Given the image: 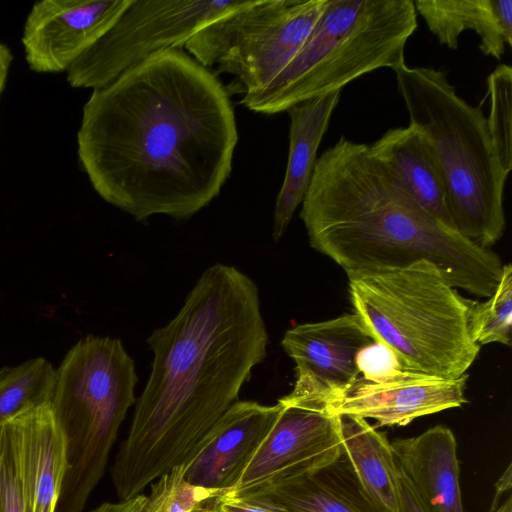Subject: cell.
<instances>
[{
	"mask_svg": "<svg viewBox=\"0 0 512 512\" xmlns=\"http://www.w3.org/2000/svg\"><path fill=\"white\" fill-rule=\"evenodd\" d=\"M390 443L398 468L428 512H465L457 444L449 428L437 425Z\"/></svg>",
	"mask_w": 512,
	"mask_h": 512,
	"instance_id": "obj_17",
	"label": "cell"
},
{
	"mask_svg": "<svg viewBox=\"0 0 512 512\" xmlns=\"http://www.w3.org/2000/svg\"><path fill=\"white\" fill-rule=\"evenodd\" d=\"M341 91L315 97L287 110L290 117L289 153L282 186L276 198L272 236L286 232L296 208L308 189L316 155Z\"/></svg>",
	"mask_w": 512,
	"mask_h": 512,
	"instance_id": "obj_18",
	"label": "cell"
},
{
	"mask_svg": "<svg viewBox=\"0 0 512 512\" xmlns=\"http://www.w3.org/2000/svg\"><path fill=\"white\" fill-rule=\"evenodd\" d=\"M336 415L343 455L366 495L383 512H401L398 466L391 443L366 419Z\"/></svg>",
	"mask_w": 512,
	"mask_h": 512,
	"instance_id": "obj_21",
	"label": "cell"
},
{
	"mask_svg": "<svg viewBox=\"0 0 512 512\" xmlns=\"http://www.w3.org/2000/svg\"><path fill=\"white\" fill-rule=\"evenodd\" d=\"M467 328L479 346L489 343L511 345L512 266L503 265L493 294L483 302L467 299Z\"/></svg>",
	"mask_w": 512,
	"mask_h": 512,
	"instance_id": "obj_23",
	"label": "cell"
},
{
	"mask_svg": "<svg viewBox=\"0 0 512 512\" xmlns=\"http://www.w3.org/2000/svg\"><path fill=\"white\" fill-rule=\"evenodd\" d=\"M26 512H55L65 476L66 440L50 403L11 418Z\"/></svg>",
	"mask_w": 512,
	"mask_h": 512,
	"instance_id": "obj_16",
	"label": "cell"
},
{
	"mask_svg": "<svg viewBox=\"0 0 512 512\" xmlns=\"http://www.w3.org/2000/svg\"><path fill=\"white\" fill-rule=\"evenodd\" d=\"M224 495L279 512H383L366 495L343 454L313 474Z\"/></svg>",
	"mask_w": 512,
	"mask_h": 512,
	"instance_id": "obj_15",
	"label": "cell"
},
{
	"mask_svg": "<svg viewBox=\"0 0 512 512\" xmlns=\"http://www.w3.org/2000/svg\"><path fill=\"white\" fill-rule=\"evenodd\" d=\"M325 1H246L201 28L184 47L205 68L234 75L240 92H257L298 52Z\"/></svg>",
	"mask_w": 512,
	"mask_h": 512,
	"instance_id": "obj_8",
	"label": "cell"
},
{
	"mask_svg": "<svg viewBox=\"0 0 512 512\" xmlns=\"http://www.w3.org/2000/svg\"><path fill=\"white\" fill-rule=\"evenodd\" d=\"M278 402L276 423L232 491L310 475L342 456L337 415L322 405Z\"/></svg>",
	"mask_w": 512,
	"mask_h": 512,
	"instance_id": "obj_11",
	"label": "cell"
},
{
	"mask_svg": "<svg viewBox=\"0 0 512 512\" xmlns=\"http://www.w3.org/2000/svg\"><path fill=\"white\" fill-rule=\"evenodd\" d=\"M300 218L310 246L347 274L433 263L456 288L488 298L503 264L419 206L370 145L344 136L316 160Z\"/></svg>",
	"mask_w": 512,
	"mask_h": 512,
	"instance_id": "obj_3",
	"label": "cell"
},
{
	"mask_svg": "<svg viewBox=\"0 0 512 512\" xmlns=\"http://www.w3.org/2000/svg\"><path fill=\"white\" fill-rule=\"evenodd\" d=\"M393 71L409 125L420 133L440 171L456 231L489 249L505 229L508 176L498 161L482 106L461 98L443 70L404 62Z\"/></svg>",
	"mask_w": 512,
	"mask_h": 512,
	"instance_id": "obj_4",
	"label": "cell"
},
{
	"mask_svg": "<svg viewBox=\"0 0 512 512\" xmlns=\"http://www.w3.org/2000/svg\"><path fill=\"white\" fill-rule=\"evenodd\" d=\"M186 464L168 472L169 487L161 512H195L217 498L216 494L187 483L184 478Z\"/></svg>",
	"mask_w": 512,
	"mask_h": 512,
	"instance_id": "obj_26",
	"label": "cell"
},
{
	"mask_svg": "<svg viewBox=\"0 0 512 512\" xmlns=\"http://www.w3.org/2000/svg\"><path fill=\"white\" fill-rule=\"evenodd\" d=\"M417 13L439 43L456 50L459 36L474 30L480 50L500 60L512 44V0H416Z\"/></svg>",
	"mask_w": 512,
	"mask_h": 512,
	"instance_id": "obj_20",
	"label": "cell"
},
{
	"mask_svg": "<svg viewBox=\"0 0 512 512\" xmlns=\"http://www.w3.org/2000/svg\"><path fill=\"white\" fill-rule=\"evenodd\" d=\"M468 374L455 379L397 370L366 378L357 377L327 402L333 414L374 419L379 426H405L414 419L467 402Z\"/></svg>",
	"mask_w": 512,
	"mask_h": 512,
	"instance_id": "obj_13",
	"label": "cell"
},
{
	"mask_svg": "<svg viewBox=\"0 0 512 512\" xmlns=\"http://www.w3.org/2000/svg\"><path fill=\"white\" fill-rule=\"evenodd\" d=\"M55 372L44 358H33L0 371V424L50 403Z\"/></svg>",
	"mask_w": 512,
	"mask_h": 512,
	"instance_id": "obj_22",
	"label": "cell"
},
{
	"mask_svg": "<svg viewBox=\"0 0 512 512\" xmlns=\"http://www.w3.org/2000/svg\"><path fill=\"white\" fill-rule=\"evenodd\" d=\"M0 512H26L18 443L11 419L0 424Z\"/></svg>",
	"mask_w": 512,
	"mask_h": 512,
	"instance_id": "obj_25",
	"label": "cell"
},
{
	"mask_svg": "<svg viewBox=\"0 0 512 512\" xmlns=\"http://www.w3.org/2000/svg\"><path fill=\"white\" fill-rule=\"evenodd\" d=\"M350 301L374 340L402 370L455 379L480 347L467 328V299L431 262L347 274Z\"/></svg>",
	"mask_w": 512,
	"mask_h": 512,
	"instance_id": "obj_5",
	"label": "cell"
},
{
	"mask_svg": "<svg viewBox=\"0 0 512 512\" xmlns=\"http://www.w3.org/2000/svg\"><path fill=\"white\" fill-rule=\"evenodd\" d=\"M169 487L168 474L155 480L148 496L139 494L119 502H104L90 512H161Z\"/></svg>",
	"mask_w": 512,
	"mask_h": 512,
	"instance_id": "obj_27",
	"label": "cell"
},
{
	"mask_svg": "<svg viewBox=\"0 0 512 512\" xmlns=\"http://www.w3.org/2000/svg\"><path fill=\"white\" fill-rule=\"evenodd\" d=\"M147 343L151 373L111 468L120 500L188 463L265 359L268 334L256 284L235 267H209Z\"/></svg>",
	"mask_w": 512,
	"mask_h": 512,
	"instance_id": "obj_2",
	"label": "cell"
},
{
	"mask_svg": "<svg viewBox=\"0 0 512 512\" xmlns=\"http://www.w3.org/2000/svg\"><path fill=\"white\" fill-rule=\"evenodd\" d=\"M137 375L119 339L87 336L55 372L50 406L66 440L67 468L55 512H82L102 478Z\"/></svg>",
	"mask_w": 512,
	"mask_h": 512,
	"instance_id": "obj_7",
	"label": "cell"
},
{
	"mask_svg": "<svg viewBox=\"0 0 512 512\" xmlns=\"http://www.w3.org/2000/svg\"><path fill=\"white\" fill-rule=\"evenodd\" d=\"M370 149L419 206L455 229L440 171L417 130L410 125L391 128Z\"/></svg>",
	"mask_w": 512,
	"mask_h": 512,
	"instance_id": "obj_19",
	"label": "cell"
},
{
	"mask_svg": "<svg viewBox=\"0 0 512 512\" xmlns=\"http://www.w3.org/2000/svg\"><path fill=\"white\" fill-rule=\"evenodd\" d=\"M131 0H43L30 9L21 42L29 68L67 72L125 11Z\"/></svg>",
	"mask_w": 512,
	"mask_h": 512,
	"instance_id": "obj_12",
	"label": "cell"
},
{
	"mask_svg": "<svg viewBox=\"0 0 512 512\" xmlns=\"http://www.w3.org/2000/svg\"><path fill=\"white\" fill-rule=\"evenodd\" d=\"M195 512H214V511H212L210 508H208L206 505H204L203 507L199 508Z\"/></svg>",
	"mask_w": 512,
	"mask_h": 512,
	"instance_id": "obj_32",
	"label": "cell"
},
{
	"mask_svg": "<svg viewBox=\"0 0 512 512\" xmlns=\"http://www.w3.org/2000/svg\"><path fill=\"white\" fill-rule=\"evenodd\" d=\"M412 0H326L303 45L265 88L244 94L247 109L261 114L336 91L379 68L405 62L416 31Z\"/></svg>",
	"mask_w": 512,
	"mask_h": 512,
	"instance_id": "obj_6",
	"label": "cell"
},
{
	"mask_svg": "<svg viewBox=\"0 0 512 512\" xmlns=\"http://www.w3.org/2000/svg\"><path fill=\"white\" fill-rule=\"evenodd\" d=\"M487 83L490 95L488 129L500 166L508 176L512 169L511 67L499 65L489 75Z\"/></svg>",
	"mask_w": 512,
	"mask_h": 512,
	"instance_id": "obj_24",
	"label": "cell"
},
{
	"mask_svg": "<svg viewBox=\"0 0 512 512\" xmlns=\"http://www.w3.org/2000/svg\"><path fill=\"white\" fill-rule=\"evenodd\" d=\"M12 60L11 50L4 43L0 42V97L7 82Z\"/></svg>",
	"mask_w": 512,
	"mask_h": 512,
	"instance_id": "obj_31",
	"label": "cell"
},
{
	"mask_svg": "<svg viewBox=\"0 0 512 512\" xmlns=\"http://www.w3.org/2000/svg\"><path fill=\"white\" fill-rule=\"evenodd\" d=\"M398 474L401 512H428L399 468Z\"/></svg>",
	"mask_w": 512,
	"mask_h": 512,
	"instance_id": "obj_30",
	"label": "cell"
},
{
	"mask_svg": "<svg viewBox=\"0 0 512 512\" xmlns=\"http://www.w3.org/2000/svg\"><path fill=\"white\" fill-rule=\"evenodd\" d=\"M237 142L227 89L168 49L92 91L77 154L97 194L135 220L187 219L220 193Z\"/></svg>",
	"mask_w": 512,
	"mask_h": 512,
	"instance_id": "obj_1",
	"label": "cell"
},
{
	"mask_svg": "<svg viewBox=\"0 0 512 512\" xmlns=\"http://www.w3.org/2000/svg\"><path fill=\"white\" fill-rule=\"evenodd\" d=\"M360 376L375 378L402 370L395 356L384 345L373 342L365 347L357 359Z\"/></svg>",
	"mask_w": 512,
	"mask_h": 512,
	"instance_id": "obj_28",
	"label": "cell"
},
{
	"mask_svg": "<svg viewBox=\"0 0 512 512\" xmlns=\"http://www.w3.org/2000/svg\"><path fill=\"white\" fill-rule=\"evenodd\" d=\"M246 1L131 0L112 27L67 70L74 88H101L149 57L182 49L210 22Z\"/></svg>",
	"mask_w": 512,
	"mask_h": 512,
	"instance_id": "obj_9",
	"label": "cell"
},
{
	"mask_svg": "<svg viewBox=\"0 0 512 512\" xmlns=\"http://www.w3.org/2000/svg\"><path fill=\"white\" fill-rule=\"evenodd\" d=\"M511 474V464H509L495 485L496 492L488 512H512Z\"/></svg>",
	"mask_w": 512,
	"mask_h": 512,
	"instance_id": "obj_29",
	"label": "cell"
},
{
	"mask_svg": "<svg viewBox=\"0 0 512 512\" xmlns=\"http://www.w3.org/2000/svg\"><path fill=\"white\" fill-rule=\"evenodd\" d=\"M376 342L354 313L288 329L281 341L295 363L294 403L327 407V402L360 376V352Z\"/></svg>",
	"mask_w": 512,
	"mask_h": 512,
	"instance_id": "obj_10",
	"label": "cell"
},
{
	"mask_svg": "<svg viewBox=\"0 0 512 512\" xmlns=\"http://www.w3.org/2000/svg\"><path fill=\"white\" fill-rule=\"evenodd\" d=\"M282 405L236 401L209 430L184 480L220 497L231 492L276 423Z\"/></svg>",
	"mask_w": 512,
	"mask_h": 512,
	"instance_id": "obj_14",
	"label": "cell"
}]
</instances>
